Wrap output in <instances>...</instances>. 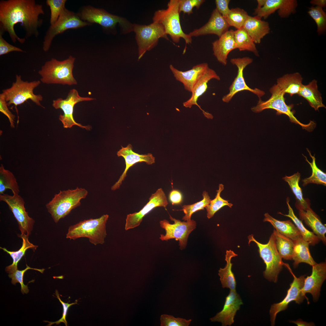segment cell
Wrapping results in <instances>:
<instances>
[{
  "label": "cell",
  "instance_id": "f5cc1de1",
  "mask_svg": "<svg viewBox=\"0 0 326 326\" xmlns=\"http://www.w3.org/2000/svg\"><path fill=\"white\" fill-rule=\"evenodd\" d=\"M170 201L172 205L180 204L183 200L182 195L178 190L172 189L169 195Z\"/></svg>",
  "mask_w": 326,
  "mask_h": 326
},
{
  "label": "cell",
  "instance_id": "6da1fadb",
  "mask_svg": "<svg viewBox=\"0 0 326 326\" xmlns=\"http://www.w3.org/2000/svg\"><path fill=\"white\" fill-rule=\"evenodd\" d=\"M44 12L42 5L34 0H2L0 1V32L6 31L14 43L21 44L25 39L19 37L16 34L14 26L20 23L25 32L26 38L32 36L37 38L39 28L43 24L40 15Z\"/></svg>",
  "mask_w": 326,
  "mask_h": 326
},
{
  "label": "cell",
  "instance_id": "d6986e66",
  "mask_svg": "<svg viewBox=\"0 0 326 326\" xmlns=\"http://www.w3.org/2000/svg\"><path fill=\"white\" fill-rule=\"evenodd\" d=\"M132 146L129 144L126 147L122 146V148L118 151L117 155L118 157L121 156L125 160L126 167L119 178L111 187L112 190H115L119 188L123 181L126 176L127 172L129 168L135 164L141 162H145L149 165L155 162V158L151 153L140 154L133 152Z\"/></svg>",
  "mask_w": 326,
  "mask_h": 326
},
{
  "label": "cell",
  "instance_id": "ba28073f",
  "mask_svg": "<svg viewBox=\"0 0 326 326\" xmlns=\"http://www.w3.org/2000/svg\"><path fill=\"white\" fill-rule=\"evenodd\" d=\"M248 239L249 244L253 241L258 248L260 256L266 265L265 270L263 273L264 277L270 281L276 282L284 263L276 248L273 234L272 233L268 242L266 244L258 241L253 235H249Z\"/></svg>",
  "mask_w": 326,
  "mask_h": 326
},
{
  "label": "cell",
  "instance_id": "52a82bcc",
  "mask_svg": "<svg viewBox=\"0 0 326 326\" xmlns=\"http://www.w3.org/2000/svg\"><path fill=\"white\" fill-rule=\"evenodd\" d=\"M79 16L83 21L91 24H98L105 29L113 30L118 24L122 34L133 31V24L126 19L110 14L103 9L86 6L82 10Z\"/></svg>",
  "mask_w": 326,
  "mask_h": 326
},
{
  "label": "cell",
  "instance_id": "b9f144b4",
  "mask_svg": "<svg viewBox=\"0 0 326 326\" xmlns=\"http://www.w3.org/2000/svg\"><path fill=\"white\" fill-rule=\"evenodd\" d=\"M202 196L203 198L200 201L190 205H184L182 206V209L180 210L183 211L185 214L182 220L186 221L190 220L193 213L197 211L204 209L209 204L211 200L208 193L204 191Z\"/></svg>",
  "mask_w": 326,
  "mask_h": 326
},
{
  "label": "cell",
  "instance_id": "7bdbcfd3",
  "mask_svg": "<svg viewBox=\"0 0 326 326\" xmlns=\"http://www.w3.org/2000/svg\"><path fill=\"white\" fill-rule=\"evenodd\" d=\"M308 13L316 23L317 26V32L318 35H321L326 30V13L321 7L312 6L309 8Z\"/></svg>",
  "mask_w": 326,
  "mask_h": 326
},
{
  "label": "cell",
  "instance_id": "603a6c76",
  "mask_svg": "<svg viewBox=\"0 0 326 326\" xmlns=\"http://www.w3.org/2000/svg\"><path fill=\"white\" fill-rule=\"evenodd\" d=\"M212 79L220 80V78L214 70L209 67L194 86L190 97L183 103V106L187 108H190L193 105L197 106L203 111L204 116L209 119L213 118V115L202 109L197 104V101L198 98L206 91L208 88L207 83Z\"/></svg>",
  "mask_w": 326,
  "mask_h": 326
},
{
  "label": "cell",
  "instance_id": "d6a6232c",
  "mask_svg": "<svg viewBox=\"0 0 326 326\" xmlns=\"http://www.w3.org/2000/svg\"><path fill=\"white\" fill-rule=\"evenodd\" d=\"M300 177V173L297 172L291 176H285L282 178L288 183L296 197V207L298 210L305 209L310 207V200L308 199H305L303 197L302 190L299 186Z\"/></svg>",
  "mask_w": 326,
  "mask_h": 326
},
{
  "label": "cell",
  "instance_id": "cb8c5ba5",
  "mask_svg": "<svg viewBox=\"0 0 326 326\" xmlns=\"http://www.w3.org/2000/svg\"><path fill=\"white\" fill-rule=\"evenodd\" d=\"M209 67L207 63H203L193 66L189 70L182 71L171 64L169 66L176 79L183 84L186 90L191 92L196 82Z\"/></svg>",
  "mask_w": 326,
  "mask_h": 326
},
{
  "label": "cell",
  "instance_id": "e575fe53",
  "mask_svg": "<svg viewBox=\"0 0 326 326\" xmlns=\"http://www.w3.org/2000/svg\"><path fill=\"white\" fill-rule=\"evenodd\" d=\"M289 200L288 197L286 199V203L289 210L287 214H283L281 213L279 214L290 218L294 222L299 230L302 238L308 242L309 245H314L321 241L318 236L313 232L307 229L304 226L301 220L299 219L295 214L293 209L289 204Z\"/></svg>",
  "mask_w": 326,
  "mask_h": 326
},
{
  "label": "cell",
  "instance_id": "4fadbf2b",
  "mask_svg": "<svg viewBox=\"0 0 326 326\" xmlns=\"http://www.w3.org/2000/svg\"><path fill=\"white\" fill-rule=\"evenodd\" d=\"M169 217L171 220L174 221L173 224H170L166 219L159 222L160 226L166 232L165 235H161L159 238L162 241L175 238L179 241L180 248L182 249L186 246L189 235L196 228V222L193 220L181 222L173 218L170 215Z\"/></svg>",
  "mask_w": 326,
  "mask_h": 326
},
{
  "label": "cell",
  "instance_id": "ffe728a7",
  "mask_svg": "<svg viewBox=\"0 0 326 326\" xmlns=\"http://www.w3.org/2000/svg\"><path fill=\"white\" fill-rule=\"evenodd\" d=\"M242 304V301L236 290H230L226 297L222 309L210 319L212 322H221L222 326H231L234 322V319L237 311Z\"/></svg>",
  "mask_w": 326,
  "mask_h": 326
},
{
  "label": "cell",
  "instance_id": "83f0119b",
  "mask_svg": "<svg viewBox=\"0 0 326 326\" xmlns=\"http://www.w3.org/2000/svg\"><path fill=\"white\" fill-rule=\"evenodd\" d=\"M264 216V222H269L277 232L293 241L302 237L296 226L290 220H279L273 218L268 213H265Z\"/></svg>",
  "mask_w": 326,
  "mask_h": 326
},
{
  "label": "cell",
  "instance_id": "8992f818",
  "mask_svg": "<svg viewBox=\"0 0 326 326\" xmlns=\"http://www.w3.org/2000/svg\"><path fill=\"white\" fill-rule=\"evenodd\" d=\"M271 94L270 97L266 101H263L261 99L259 100L257 105L251 108L254 113H258L266 109H272L276 111V114H284L289 117L292 123L300 126L302 129L308 131H312L315 126V123L311 121L307 124H305L300 122L294 116V112L292 111L293 105H287L285 102L284 95L285 93L276 84H275L270 89Z\"/></svg>",
  "mask_w": 326,
  "mask_h": 326
},
{
  "label": "cell",
  "instance_id": "74e56055",
  "mask_svg": "<svg viewBox=\"0 0 326 326\" xmlns=\"http://www.w3.org/2000/svg\"><path fill=\"white\" fill-rule=\"evenodd\" d=\"M11 190L13 194H19V187L13 174L5 169L3 165L0 167V195L4 194L5 190Z\"/></svg>",
  "mask_w": 326,
  "mask_h": 326
},
{
  "label": "cell",
  "instance_id": "836d02e7",
  "mask_svg": "<svg viewBox=\"0 0 326 326\" xmlns=\"http://www.w3.org/2000/svg\"><path fill=\"white\" fill-rule=\"evenodd\" d=\"M20 237L22 240V245L21 248L16 251H10L5 248L0 247V248L8 254L13 259V263L5 268V271L8 273H11L18 269V263L24 255L28 249H31L34 251L36 250L38 246L34 245L29 241L28 236L25 235H21Z\"/></svg>",
  "mask_w": 326,
  "mask_h": 326
},
{
  "label": "cell",
  "instance_id": "db71d44e",
  "mask_svg": "<svg viewBox=\"0 0 326 326\" xmlns=\"http://www.w3.org/2000/svg\"><path fill=\"white\" fill-rule=\"evenodd\" d=\"M311 4L313 5L324 8L326 6V0H312L310 1Z\"/></svg>",
  "mask_w": 326,
  "mask_h": 326
},
{
  "label": "cell",
  "instance_id": "60d3db41",
  "mask_svg": "<svg viewBox=\"0 0 326 326\" xmlns=\"http://www.w3.org/2000/svg\"><path fill=\"white\" fill-rule=\"evenodd\" d=\"M248 16L244 9L236 8L230 9L225 19L230 27L238 29L242 28Z\"/></svg>",
  "mask_w": 326,
  "mask_h": 326
},
{
  "label": "cell",
  "instance_id": "484cf974",
  "mask_svg": "<svg viewBox=\"0 0 326 326\" xmlns=\"http://www.w3.org/2000/svg\"><path fill=\"white\" fill-rule=\"evenodd\" d=\"M255 43H260L262 39L269 34L270 28L269 23L255 16L249 15L242 27Z\"/></svg>",
  "mask_w": 326,
  "mask_h": 326
},
{
  "label": "cell",
  "instance_id": "9a60e30c",
  "mask_svg": "<svg viewBox=\"0 0 326 326\" xmlns=\"http://www.w3.org/2000/svg\"><path fill=\"white\" fill-rule=\"evenodd\" d=\"M231 63L235 65L238 68L237 74L229 88L228 94L222 98V101L225 103L229 102L237 93L243 91H248L257 96L259 99L265 94V92L257 88L252 89L248 86L246 83L243 76V71L245 68L253 62L252 59L245 57L242 58H232L231 59Z\"/></svg>",
  "mask_w": 326,
  "mask_h": 326
},
{
  "label": "cell",
  "instance_id": "c3c4849f",
  "mask_svg": "<svg viewBox=\"0 0 326 326\" xmlns=\"http://www.w3.org/2000/svg\"><path fill=\"white\" fill-rule=\"evenodd\" d=\"M3 93L0 94V111L7 117L11 126L14 128L15 116L9 110Z\"/></svg>",
  "mask_w": 326,
  "mask_h": 326
},
{
  "label": "cell",
  "instance_id": "d590c367",
  "mask_svg": "<svg viewBox=\"0 0 326 326\" xmlns=\"http://www.w3.org/2000/svg\"><path fill=\"white\" fill-rule=\"evenodd\" d=\"M273 234L277 250L282 258L292 259L294 242L289 238L280 234L274 229Z\"/></svg>",
  "mask_w": 326,
  "mask_h": 326
},
{
  "label": "cell",
  "instance_id": "bcb514c9",
  "mask_svg": "<svg viewBox=\"0 0 326 326\" xmlns=\"http://www.w3.org/2000/svg\"><path fill=\"white\" fill-rule=\"evenodd\" d=\"M161 326H188L192 320L177 318L166 314L162 315L160 317Z\"/></svg>",
  "mask_w": 326,
  "mask_h": 326
},
{
  "label": "cell",
  "instance_id": "ab89813d",
  "mask_svg": "<svg viewBox=\"0 0 326 326\" xmlns=\"http://www.w3.org/2000/svg\"><path fill=\"white\" fill-rule=\"evenodd\" d=\"M224 189V185L220 184H219L218 190H216L217 193L215 198L211 200L209 204L205 208L207 212V216L208 219L212 217L214 214L221 208L225 206L232 208L233 204L229 202V201L224 200L221 197V192Z\"/></svg>",
  "mask_w": 326,
  "mask_h": 326
},
{
  "label": "cell",
  "instance_id": "9c48e42d",
  "mask_svg": "<svg viewBox=\"0 0 326 326\" xmlns=\"http://www.w3.org/2000/svg\"><path fill=\"white\" fill-rule=\"evenodd\" d=\"M40 80L28 82L22 80L20 75H16L15 82L11 86L2 90L8 106L13 104L15 107L30 99L39 106L43 107L40 101L43 97L40 94H35L34 90L40 84Z\"/></svg>",
  "mask_w": 326,
  "mask_h": 326
},
{
  "label": "cell",
  "instance_id": "7dc6e473",
  "mask_svg": "<svg viewBox=\"0 0 326 326\" xmlns=\"http://www.w3.org/2000/svg\"><path fill=\"white\" fill-rule=\"evenodd\" d=\"M205 2L204 0H179V11L190 15L193 13L194 7L199 9Z\"/></svg>",
  "mask_w": 326,
  "mask_h": 326
},
{
  "label": "cell",
  "instance_id": "f546056e",
  "mask_svg": "<svg viewBox=\"0 0 326 326\" xmlns=\"http://www.w3.org/2000/svg\"><path fill=\"white\" fill-rule=\"evenodd\" d=\"M316 80L314 79L306 85H303L298 94L304 97L315 110L326 107L322 102L321 94L318 90Z\"/></svg>",
  "mask_w": 326,
  "mask_h": 326
},
{
  "label": "cell",
  "instance_id": "ac0fdd59",
  "mask_svg": "<svg viewBox=\"0 0 326 326\" xmlns=\"http://www.w3.org/2000/svg\"><path fill=\"white\" fill-rule=\"evenodd\" d=\"M297 5L296 0H265L261 8L255 9L254 14L261 19H266L278 10L279 16L285 18L296 12Z\"/></svg>",
  "mask_w": 326,
  "mask_h": 326
},
{
  "label": "cell",
  "instance_id": "d4e9b609",
  "mask_svg": "<svg viewBox=\"0 0 326 326\" xmlns=\"http://www.w3.org/2000/svg\"><path fill=\"white\" fill-rule=\"evenodd\" d=\"M234 30H228L219 39L212 43L213 54L218 61L222 65L227 64L228 54L236 49L234 36Z\"/></svg>",
  "mask_w": 326,
  "mask_h": 326
},
{
  "label": "cell",
  "instance_id": "3957f363",
  "mask_svg": "<svg viewBox=\"0 0 326 326\" xmlns=\"http://www.w3.org/2000/svg\"><path fill=\"white\" fill-rule=\"evenodd\" d=\"M88 193L85 189L77 187L74 189L60 190L46 205L48 212L56 223L69 214L81 204V200Z\"/></svg>",
  "mask_w": 326,
  "mask_h": 326
},
{
  "label": "cell",
  "instance_id": "f1b7e54d",
  "mask_svg": "<svg viewBox=\"0 0 326 326\" xmlns=\"http://www.w3.org/2000/svg\"><path fill=\"white\" fill-rule=\"evenodd\" d=\"M294 248L292 259L294 267L301 263H306L312 266L316 263L312 257L309 250V243L305 241L302 237L293 241Z\"/></svg>",
  "mask_w": 326,
  "mask_h": 326
},
{
  "label": "cell",
  "instance_id": "f6af8a7d",
  "mask_svg": "<svg viewBox=\"0 0 326 326\" xmlns=\"http://www.w3.org/2000/svg\"><path fill=\"white\" fill-rule=\"evenodd\" d=\"M32 269L38 271L41 273L43 272L45 269H38L30 267L26 264V267L24 270H19L17 269L13 272L9 273L8 276L11 279V283L15 285L17 283L21 285V291L23 294L27 293L29 291L27 285L24 284L23 276L25 272L27 270Z\"/></svg>",
  "mask_w": 326,
  "mask_h": 326
},
{
  "label": "cell",
  "instance_id": "5b68a950",
  "mask_svg": "<svg viewBox=\"0 0 326 326\" xmlns=\"http://www.w3.org/2000/svg\"><path fill=\"white\" fill-rule=\"evenodd\" d=\"M109 216L104 214L97 218L84 220L71 225L69 228L66 237L73 240L87 238L95 245L103 244L107 235L106 224Z\"/></svg>",
  "mask_w": 326,
  "mask_h": 326
},
{
  "label": "cell",
  "instance_id": "7a4b0ae2",
  "mask_svg": "<svg viewBox=\"0 0 326 326\" xmlns=\"http://www.w3.org/2000/svg\"><path fill=\"white\" fill-rule=\"evenodd\" d=\"M179 10V0H170L167 4V8L156 11L152 18L153 21L161 24L163 27L166 34L169 35L175 43L179 42L181 38L184 40L186 46L184 53L186 51V45L192 43V38L189 34L183 31L180 22Z\"/></svg>",
  "mask_w": 326,
  "mask_h": 326
},
{
  "label": "cell",
  "instance_id": "1f68e13d",
  "mask_svg": "<svg viewBox=\"0 0 326 326\" xmlns=\"http://www.w3.org/2000/svg\"><path fill=\"white\" fill-rule=\"evenodd\" d=\"M302 78L298 72L287 74L279 78L276 85L285 93L291 96L298 94L303 84Z\"/></svg>",
  "mask_w": 326,
  "mask_h": 326
},
{
  "label": "cell",
  "instance_id": "44dd1931",
  "mask_svg": "<svg viewBox=\"0 0 326 326\" xmlns=\"http://www.w3.org/2000/svg\"><path fill=\"white\" fill-rule=\"evenodd\" d=\"M312 266L311 274L305 278L302 292L305 296L306 293H310L313 299L316 300L319 296L321 285L326 278V264L316 263Z\"/></svg>",
  "mask_w": 326,
  "mask_h": 326
},
{
  "label": "cell",
  "instance_id": "e0dca14e",
  "mask_svg": "<svg viewBox=\"0 0 326 326\" xmlns=\"http://www.w3.org/2000/svg\"><path fill=\"white\" fill-rule=\"evenodd\" d=\"M305 279V275L301 276L298 278L294 276L293 280L290 284V287L287 291L285 297L281 302L274 303L271 306L270 314L272 326L275 324L277 314L280 312L286 309L290 302L294 301L296 303L300 304L306 297L302 292Z\"/></svg>",
  "mask_w": 326,
  "mask_h": 326
},
{
  "label": "cell",
  "instance_id": "4316f807",
  "mask_svg": "<svg viewBox=\"0 0 326 326\" xmlns=\"http://www.w3.org/2000/svg\"><path fill=\"white\" fill-rule=\"evenodd\" d=\"M299 219L303 220L310 228L313 232L325 244L326 227L322 222L319 216L309 207L305 209H299Z\"/></svg>",
  "mask_w": 326,
  "mask_h": 326
},
{
  "label": "cell",
  "instance_id": "f907efd6",
  "mask_svg": "<svg viewBox=\"0 0 326 326\" xmlns=\"http://www.w3.org/2000/svg\"><path fill=\"white\" fill-rule=\"evenodd\" d=\"M3 34L0 33V56L7 54L13 51L23 52L21 49L10 44L3 37Z\"/></svg>",
  "mask_w": 326,
  "mask_h": 326
},
{
  "label": "cell",
  "instance_id": "30bf717a",
  "mask_svg": "<svg viewBox=\"0 0 326 326\" xmlns=\"http://www.w3.org/2000/svg\"><path fill=\"white\" fill-rule=\"evenodd\" d=\"M133 30L138 47V60L157 45L159 39L168 40L163 26L156 21L148 25L133 24Z\"/></svg>",
  "mask_w": 326,
  "mask_h": 326
},
{
  "label": "cell",
  "instance_id": "8d00e7d4",
  "mask_svg": "<svg viewBox=\"0 0 326 326\" xmlns=\"http://www.w3.org/2000/svg\"><path fill=\"white\" fill-rule=\"evenodd\" d=\"M234 36L237 49L240 51H248L258 56V51L255 43L246 31L243 28L234 32Z\"/></svg>",
  "mask_w": 326,
  "mask_h": 326
},
{
  "label": "cell",
  "instance_id": "7402d4cb",
  "mask_svg": "<svg viewBox=\"0 0 326 326\" xmlns=\"http://www.w3.org/2000/svg\"><path fill=\"white\" fill-rule=\"evenodd\" d=\"M229 27L226 19L215 8L206 23L188 34L191 37L214 34L219 38L229 30Z\"/></svg>",
  "mask_w": 326,
  "mask_h": 326
},
{
  "label": "cell",
  "instance_id": "2e32d148",
  "mask_svg": "<svg viewBox=\"0 0 326 326\" xmlns=\"http://www.w3.org/2000/svg\"><path fill=\"white\" fill-rule=\"evenodd\" d=\"M168 202L165 194L161 188L158 189L152 194L147 204L139 212L127 215L126 219L125 229L126 230L138 226L145 216L152 209L157 207L166 208Z\"/></svg>",
  "mask_w": 326,
  "mask_h": 326
},
{
  "label": "cell",
  "instance_id": "f35d334b",
  "mask_svg": "<svg viewBox=\"0 0 326 326\" xmlns=\"http://www.w3.org/2000/svg\"><path fill=\"white\" fill-rule=\"evenodd\" d=\"M309 155L312 159L310 162L308 160L306 156L303 155L305 158V160L310 165L312 170V174L309 177L302 180V185L305 186L309 184L313 183L317 184H321L326 186V173L321 171L317 166L316 164L315 158V156H312L310 151L307 149Z\"/></svg>",
  "mask_w": 326,
  "mask_h": 326
},
{
  "label": "cell",
  "instance_id": "8fae6325",
  "mask_svg": "<svg viewBox=\"0 0 326 326\" xmlns=\"http://www.w3.org/2000/svg\"><path fill=\"white\" fill-rule=\"evenodd\" d=\"M91 24L82 20L78 15L65 8L61 14L56 22L51 25L46 33L43 42V49L47 52L49 50L53 38L71 29H77Z\"/></svg>",
  "mask_w": 326,
  "mask_h": 326
},
{
  "label": "cell",
  "instance_id": "277c9868",
  "mask_svg": "<svg viewBox=\"0 0 326 326\" xmlns=\"http://www.w3.org/2000/svg\"><path fill=\"white\" fill-rule=\"evenodd\" d=\"M75 59L70 56L62 61L52 58L46 61L38 71L41 77L40 81L47 84H77L72 74Z\"/></svg>",
  "mask_w": 326,
  "mask_h": 326
},
{
  "label": "cell",
  "instance_id": "4dcf8cb0",
  "mask_svg": "<svg viewBox=\"0 0 326 326\" xmlns=\"http://www.w3.org/2000/svg\"><path fill=\"white\" fill-rule=\"evenodd\" d=\"M237 256V254L231 250L226 251L225 255L226 265L224 268H220L218 273L223 288H228L230 290H235L236 283L234 274L232 270V264L231 260L232 257Z\"/></svg>",
  "mask_w": 326,
  "mask_h": 326
},
{
  "label": "cell",
  "instance_id": "816d5d0a",
  "mask_svg": "<svg viewBox=\"0 0 326 326\" xmlns=\"http://www.w3.org/2000/svg\"><path fill=\"white\" fill-rule=\"evenodd\" d=\"M230 2L229 0H216L215 1L216 9L225 18L230 10L229 7Z\"/></svg>",
  "mask_w": 326,
  "mask_h": 326
},
{
  "label": "cell",
  "instance_id": "5bb4252c",
  "mask_svg": "<svg viewBox=\"0 0 326 326\" xmlns=\"http://www.w3.org/2000/svg\"><path fill=\"white\" fill-rule=\"evenodd\" d=\"M94 98L89 97H81L78 91L75 89L70 90L66 98L63 99L61 98L53 101L52 105L56 109H60L63 111V115H60L59 120L62 123L65 128H70L74 125H76L86 129H89V126H83L76 122L73 117L74 107L75 105L78 102L84 101H90Z\"/></svg>",
  "mask_w": 326,
  "mask_h": 326
},
{
  "label": "cell",
  "instance_id": "681fc988",
  "mask_svg": "<svg viewBox=\"0 0 326 326\" xmlns=\"http://www.w3.org/2000/svg\"><path fill=\"white\" fill-rule=\"evenodd\" d=\"M55 294L57 298L59 300L63 306V311L62 316L59 320L56 321L50 322L48 321H44L45 322H47L49 323L48 326H51V325L54 324H56L57 325H58L61 322H63L65 324L66 326H67V321L66 320V317L67 315L68 310L71 306L73 305L77 304V302H75L72 303L71 304H69L68 303H65L62 302L60 299L59 296V294L57 290H56Z\"/></svg>",
  "mask_w": 326,
  "mask_h": 326
},
{
  "label": "cell",
  "instance_id": "11a10c76",
  "mask_svg": "<svg viewBox=\"0 0 326 326\" xmlns=\"http://www.w3.org/2000/svg\"><path fill=\"white\" fill-rule=\"evenodd\" d=\"M292 323H293L296 324L298 326H310L314 325V324L312 322H307L304 321L302 320H297L296 321H290Z\"/></svg>",
  "mask_w": 326,
  "mask_h": 326
},
{
  "label": "cell",
  "instance_id": "7c38bea8",
  "mask_svg": "<svg viewBox=\"0 0 326 326\" xmlns=\"http://www.w3.org/2000/svg\"><path fill=\"white\" fill-rule=\"evenodd\" d=\"M0 200L6 203L12 213L18 222L20 235L29 236L33 230L35 221L26 211L23 198L19 194L10 195L4 193L0 195Z\"/></svg>",
  "mask_w": 326,
  "mask_h": 326
},
{
  "label": "cell",
  "instance_id": "ee69618b",
  "mask_svg": "<svg viewBox=\"0 0 326 326\" xmlns=\"http://www.w3.org/2000/svg\"><path fill=\"white\" fill-rule=\"evenodd\" d=\"M66 0H47V5L50 8L51 11L50 24H54L58 20L61 14L66 8Z\"/></svg>",
  "mask_w": 326,
  "mask_h": 326
}]
</instances>
